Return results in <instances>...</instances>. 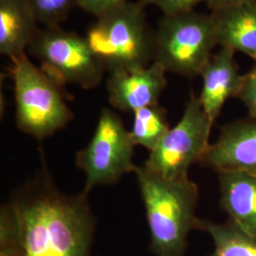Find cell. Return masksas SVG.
<instances>
[{"label": "cell", "instance_id": "8", "mask_svg": "<svg viewBox=\"0 0 256 256\" xmlns=\"http://www.w3.org/2000/svg\"><path fill=\"white\" fill-rule=\"evenodd\" d=\"M135 146L119 116L102 110L90 144L76 156V164L86 174L82 194L88 196L94 187L113 184L134 172Z\"/></svg>", "mask_w": 256, "mask_h": 256}, {"label": "cell", "instance_id": "16", "mask_svg": "<svg viewBox=\"0 0 256 256\" xmlns=\"http://www.w3.org/2000/svg\"><path fill=\"white\" fill-rule=\"evenodd\" d=\"M169 129L166 110L156 104L134 112L133 126L129 132L135 146L146 147L151 152Z\"/></svg>", "mask_w": 256, "mask_h": 256}, {"label": "cell", "instance_id": "21", "mask_svg": "<svg viewBox=\"0 0 256 256\" xmlns=\"http://www.w3.org/2000/svg\"><path fill=\"white\" fill-rule=\"evenodd\" d=\"M256 0H207V5L212 12L227 9L238 5L256 2Z\"/></svg>", "mask_w": 256, "mask_h": 256}, {"label": "cell", "instance_id": "13", "mask_svg": "<svg viewBox=\"0 0 256 256\" xmlns=\"http://www.w3.org/2000/svg\"><path fill=\"white\" fill-rule=\"evenodd\" d=\"M220 206L232 222L256 238V174L220 173Z\"/></svg>", "mask_w": 256, "mask_h": 256}, {"label": "cell", "instance_id": "17", "mask_svg": "<svg viewBox=\"0 0 256 256\" xmlns=\"http://www.w3.org/2000/svg\"><path fill=\"white\" fill-rule=\"evenodd\" d=\"M38 24L56 27L68 16L76 6L75 0H28Z\"/></svg>", "mask_w": 256, "mask_h": 256}, {"label": "cell", "instance_id": "7", "mask_svg": "<svg viewBox=\"0 0 256 256\" xmlns=\"http://www.w3.org/2000/svg\"><path fill=\"white\" fill-rule=\"evenodd\" d=\"M212 126L200 98L192 93L182 119L168 130L144 165L169 180L189 178L190 167L200 162L210 146Z\"/></svg>", "mask_w": 256, "mask_h": 256}, {"label": "cell", "instance_id": "15", "mask_svg": "<svg viewBox=\"0 0 256 256\" xmlns=\"http://www.w3.org/2000/svg\"><path fill=\"white\" fill-rule=\"evenodd\" d=\"M196 230L206 232L214 240V250L209 256H256V238L229 220L220 224L198 220Z\"/></svg>", "mask_w": 256, "mask_h": 256}, {"label": "cell", "instance_id": "4", "mask_svg": "<svg viewBox=\"0 0 256 256\" xmlns=\"http://www.w3.org/2000/svg\"><path fill=\"white\" fill-rule=\"evenodd\" d=\"M14 84L16 124L38 140L50 137L74 118L62 86L32 63L27 54L10 59Z\"/></svg>", "mask_w": 256, "mask_h": 256}, {"label": "cell", "instance_id": "20", "mask_svg": "<svg viewBox=\"0 0 256 256\" xmlns=\"http://www.w3.org/2000/svg\"><path fill=\"white\" fill-rule=\"evenodd\" d=\"M75 2L76 6L86 12L99 18L102 14L128 2V0H75Z\"/></svg>", "mask_w": 256, "mask_h": 256}, {"label": "cell", "instance_id": "14", "mask_svg": "<svg viewBox=\"0 0 256 256\" xmlns=\"http://www.w3.org/2000/svg\"><path fill=\"white\" fill-rule=\"evenodd\" d=\"M37 24L28 0H0V54L10 59L26 54Z\"/></svg>", "mask_w": 256, "mask_h": 256}, {"label": "cell", "instance_id": "19", "mask_svg": "<svg viewBox=\"0 0 256 256\" xmlns=\"http://www.w3.org/2000/svg\"><path fill=\"white\" fill-rule=\"evenodd\" d=\"M142 7L154 5L162 10L164 16H171L194 10V7L207 0H138Z\"/></svg>", "mask_w": 256, "mask_h": 256}, {"label": "cell", "instance_id": "5", "mask_svg": "<svg viewBox=\"0 0 256 256\" xmlns=\"http://www.w3.org/2000/svg\"><path fill=\"white\" fill-rule=\"evenodd\" d=\"M218 45L210 14L190 10L164 16L154 34L153 62L166 72L198 76Z\"/></svg>", "mask_w": 256, "mask_h": 256}, {"label": "cell", "instance_id": "18", "mask_svg": "<svg viewBox=\"0 0 256 256\" xmlns=\"http://www.w3.org/2000/svg\"><path fill=\"white\" fill-rule=\"evenodd\" d=\"M236 98L246 106L248 116L256 117V60L250 70L243 74L242 84Z\"/></svg>", "mask_w": 256, "mask_h": 256}, {"label": "cell", "instance_id": "3", "mask_svg": "<svg viewBox=\"0 0 256 256\" xmlns=\"http://www.w3.org/2000/svg\"><path fill=\"white\" fill-rule=\"evenodd\" d=\"M144 7L126 2L96 18L86 40L108 74L142 68L153 62L154 34Z\"/></svg>", "mask_w": 256, "mask_h": 256}, {"label": "cell", "instance_id": "1", "mask_svg": "<svg viewBox=\"0 0 256 256\" xmlns=\"http://www.w3.org/2000/svg\"><path fill=\"white\" fill-rule=\"evenodd\" d=\"M10 200L18 214L24 256H90L96 221L88 196L61 192L43 172Z\"/></svg>", "mask_w": 256, "mask_h": 256}, {"label": "cell", "instance_id": "12", "mask_svg": "<svg viewBox=\"0 0 256 256\" xmlns=\"http://www.w3.org/2000/svg\"><path fill=\"white\" fill-rule=\"evenodd\" d=\"M218 45L256 60V1L210 14Z\"/></svg>", "mask_w": 256, "mask_h": 256}, {"label": "cell", "instance_id": "9", "mask_svg": "<svg viewBox=\"0 0 256 256\" xmlns=\"http://www.w3.org/2000/svg\"><path fill=\"white\" fill-rule=\"evenodd\" d=\"M200 164L218 174H256V117L248 115L225 124L218 140L207 148Z\"/></svg>", "mask_w": 256, "mask_h": 256}, {"label": "cell", "instance_id": "6", "mask_svg": "<svg viewBox=\"0 0 256 256\" xmlns=\"http://www.w3.org/2000/svg\"><path fill=\"white\" fill-rule=\"evenodd\" d=\"M28 50L61 86L90 90L100 84L106 72L86 38L59 26L39 28Z\"/></svg>", "mask_w": 256, "mask_h": 256}, {"label": "cell", "instance_id": "2", "mask_svg": "<svg viewBox=\"0 0 256 256\" xmlns=\"http://www.w3.org/2000/svg\"><path fill=\"white\" fill-rule=\"evenodd\" d=\"M134 173L146 207L150 250L156 256H184L188 236L196 230L198 187L189 178L169 180L136 166Z\"/></svg>", "mask_w": 256, "mask_h": 256}, {"label": "cell", "instance_id": "11", "mask_svg": "<svg viewBox=\"0 0 256 256\" xmlns=\"http://www.w3.org/2000/svg\"><path fill=\"white\" fill-rule=\"evenodd\" d=\"M234 52L228 48H221L212 55L202 68V90L200 101L203 110L214 124L223 106L230 98H236L243 75L239 74Z\"/></svg>", "mask_w": 256, "mask_h": 256}, {"label": "cell", "instance_id": "10", "mask_svg": "<svg viewBox=\"0 0 256 256\" xmlns=\"http://www.w3.org/2000/svg\"><path fill=\"white\" fill-rule=\"evenodd\" d=\"M166 72L152 62L142 68L110 74L106 86L110 102L117 110L135 112L158 104L167 86Z\"/></svg>", "mask_w": 256, "mask_h": 256}]
</instances>
